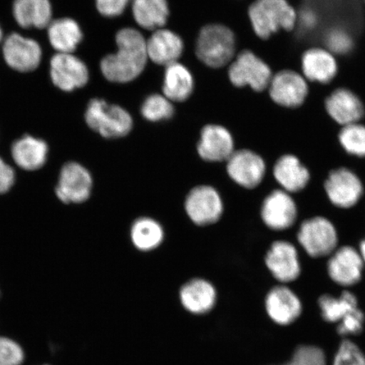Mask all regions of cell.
Instances as JSON below:
<instances>
[{
    "mask_svg": "<svg viewBox=\"0 0 365 365\" xmlns=\"http://www.w3.org/2000/svg\"><path fill=\"white\" fill-rule=\"evenodd\" d=\"M118 51L108 54L101 61L105 78L115 83H127L144 71L148 58L147 41L133 29H124L116 35Z\"/></svg>",
    "mask_w": 365,
    "mask_h": 365,
    "instance_id": "6da1fadb",
    "label": "cell"
},
{
    "mask_svg": "<svg viewBox=\"0 0 365 365\" xmlns=\"http://www.w3.org/2000/svg\"><path fill=\"white\" fill-rule=\"evenodd\" d=\"M249 17L255 34L263 40L281 30L294 31L298 23V11L289 0H255Z\"/></svg>",
    "mask_w": 365,
    "mask_h": 365,
    "instance_id": "7a4b0ae2",
    "label": "cell"
},
{
    "mask_svg": "<svg viewBox=\"0 0 365 365\" xmlns=\"http://www.w3.org/2000/svg\"><path fill=\"white\" fill-rule=\"evenodd\" d=\"M318 304L322 318L336 324L340 335H359L363 331L365 316L359 307L357 297L351 292H342L339 297L324 294L319 297Z\"/></svg>",
    "mask_w": 365,
    "mask_h": 365,
    "instance_id": "3957f363",
    "label": "cell"
},
{
    "mask_svg": "<svg viewBox=\"0 0 365 365\" xmlns=\"http://www.w3.org/2000/svg\"><path fill=\"white\" fill-rule=\"evenodd\" d=\"M85 120L91 130L107 139L121 138L133 127V120L125 109L99 98L91 100Z\"/></svg>",
    "mask_w": 365,
    "mask_h": 365,
    "instance_id": "277c9868",
    "label": "cell"
},
{
    "mask_svg": "<svg viewBox=\"0 0 365 365\" xmlns=\"http://www.w3.org/2000/svg\"><path fill=\"white\" fill-rule=\"evenodd\" d=\"M235 53V38L227 26L212 24L200 30L196 43V56L205 66L221 68L230 63Z\"/></svg>",
    "mask_w": 365,
    "mask_h": 365,
    "instance_id": "5b68a950",
    "label": "cell"
},
{
    "mask_svg": "<svg viewBox=\"0 0 365 365\" xmlns=\"http://www.w3.org/2000/svg\"><path fill=\"white\" fill-rule=\"evenodd\" d=\"M297 239L305 252L313 258L331 255L339 244L336 227L329 219L321 216L304 221L299 227Z\"/></svg>",
    "mask_w": 365,
    "mask_h": 365,
    "instance_id": "8992f818",
    "label": "cell"
},
{
    "mask_svg": "<svg viewBox=\"0 0 365 365\" xmlns=\"http://www.w3.org/2000/svg\"><path fill=\"white\" fill-rule=\"evenodd\" d=\"M268 88L272 102L287 109L302 107L309 96L308 81L292 68H285L274 75Z\"/></svg>",
    "mask_w": 365,
    "mask_h": 365,
    "instance_id": "52a82bcc",
    "label": "cell"
},
{
    "mask_svg": "<svg viewBox=\"0 0 365 365\" xmlns=\"http://www.w3.org/2000/svg\"><path fill=\"white\" fill-rule=\"evenodd\" d=\"M232 84L238 88L250 86L261 93L270 85L272 72L270 66L249 50L241 52L228 71Z\"/></svg>",
    "mask_w": 365,
    "mask_h": 365,
    "instance_id": "ba28073f",
    "label": "cell"
},
{
    "mask_svg": "<svg viewBox=\"0 0 365 365\" xmlns=\"http://www.w3.org/2000/svg\"><path fill=\"white\" fill-rule=\"evenodd\" d=\"M185 208L187 215L195 225L207 226L222 217L223 202L218 191L210 185L195 187L186 196Z\"/></svg>",
    "mask_w": 365,
    "mask_h": 365,
    "instance_id": "9c48e42d",
    "label": "cell"
},
{
    "mask_svg": "<svg viewBox=\"0 0 365 365\" xmlns=\"http://www.w3.org/2000/svg\"><path fill=\"white\" fill-rule=\"evenodd\" d=\"M328 199L335 207L349 209L358 204L364 195V185L356 173L346 168L330 172L325 181Z\"/></svg>",
    "mask_w": 365,
    "mask_h": 365,
    "instance_id": "30bf717a",
    "label": "cell"
},
{
    "mask_svg": "<svg viewBox=\"0 0 365 365\" xmlns=\"http://www.w3.org/2000/svg\"><path fill=\"white\" fill-rule=\"evenodd\" d=\"M4 61L18 72H31L36 70L42 61V48L36 41L25 38L19 34H11L4 40Z\"/></svg>",
    "mask_w": 365,
    "mask_h": 365,
    "instance_id": "8fae6325",
    "label": "cell"
},
{
    "mask_svg": "<svg viewBox=\"0 0 365 365\" xmlns=\"http://www.w3.org/2000/svg\"><path fill=\"white\" fill-rule=\"evenodd\" d=\"M267 166L264 159L250 150H235L227 160L228 176L245 189H254L262 182Z\"/></svg>",
    "mask_w": 365,
    "mask_h": 365,
    "instance_id": "7c38bea8",
    "label": "cell"
},
{
    "mask_svg": "<svg viewBox=\"0 0 365 365\" xmlns=\"http://www.w3.org/2000/svg\"><path fill=\"white\" fill-rule=\"evenodd\" d=\"M50 77L54 86L66 93L83 88L89 80L88 66L72 53H56L50 61Z\"/></svg>",
    "mask_w": 365,
    "mask_h": 365,
    "instance_id": "4fadbf2b",
    "label": "cell"
},
{
    "mask_svg": "<svg viewBox=\"0 0 365 365\" xmlns=\"http://www.w3.org/2000/svg\"><path fill=\"white\" fill-rule=\"evenodd\" d=\"M324 108L331 120L341 127L359 123L365 115L363 100L346 88L333 90L324 101Z\"/></svg>",
    "mask_w": 365,
    "mask_h": 365,
    "instance_id": "5bb4252c",
    "label": "cell"
},
{
    "mask_svg": "<svg viewBox=\"0 0 365 365\" xmlns=\"http://www.w3.org/2000/svg\"><path fill=\"white\" fill-rule=\"evenodd\" d=\"M93 179L90 173L77 163L63 167L56 187L58 198L63 203H82L90 197Z\"/></svg>",
    "mask_w": 365,
    "mask_h": 365,
    "instance_id": "9a60e30c",
    "label": "cell"
},
{
    "mask_svg": "<svg viewBox=\"0 0 365 365\" xmlns=\"http://www.w3.org/2000/svg\"><path fill=\"white\" fill-rule=\"evenodd\" d=\"M261 216L270 230L284 231L293 226L298 217V207L289 193L284 190H273L262 205Z\"/></svg>",
    "mask_w": 365,
    "mask_h": 365,
    "instance_id": "2e32d148",
    "label": "cell"
},
{
    "mask_svg": "<svg viewBox=\"0 0 365 365\" xmlns=\"http://www.w3.org/2000/svg\"><path fill=\"white\" fill-rule=\"evenodd\" d=\"M264 262L272 277L282 284H289L300 276L301 264L295 246L284 240L274 242L268 250Z\"/></svg>",
    "mask_w": 365,
    "mask_h": 365,
    "instance_id": "e0dca14e",
    "label": "cell"
},
{
    "mask_svg": "<svg viewBox=\"0 0 365 365\" xmlns=\"http://www.w3.org/2000/svg\"><path fill=\"white\" fill-rule=\"evenodd\" d=\"M364 262L359 251L352 246H342L330 255L327 272L337 285L351 287L361 280Z\"/></svg>",
    "mask_w": 365,
    "mask_h": 365,
    "instance_id": "ac0fdd59",
    "label": "cell"
},
{
    "mask_svg": "<svg viewBox=\"0 0 365 365\" xmlns=\"http://www.w3.org/2000/svg\"><path fill=\"white\" fill-rule=\"evenodd\" d=\"M300 66L305 79L319 85L331 83L339 72V63L334 54L322 47L305 50L300 58Z\"/></svg>",
    "mask_w": 365,
    "mask_h": 365,
    "instance_id": "d6986e66",
    "label": "cell"
},
{
    "mask_svg": "<svg viewBox=\"0 0 365 365\" xmlns=\"http://www.w3.org/2000/svg\"><path fill=\"white\" fill-rule=\"evenodd\" d=\"M264 308L269 318L279 326H289L297 321L303 312L299 296L284 285L274 287L266 297Z\"/></svg>",
    "mask_w": 365,
    "mask_h": 365,
    "instance_id": "ffe728a7",
    "label": "cell"
},
{
    "mask_svg": "<svg viewBox=\"0 0 365 365\" xmlns=\"http://www.w3.org/2000/svg\"><path fill=\"white\" fill-rule=\"evenodd\" d=\"M199 156L207 162L227 161L235 153V143L226 128L208 125L200 133L197 145Z\"/></svg>",
    "mask_w": 365,
    "mask_h": 365,
    "instance_id": "44dd1931",
    "label": "cell"
},
{
    "mask_svg": "<svg viewBox=\"0 0 365 365\" xmlns=\"http://www.w3.org/2000/svg\"><path fill=\"white\" fill-rule=\"evenodd\" d=\"M217 294L211 282L195 278L186 282L180 290L182 307L195 316L207 314L215 307Z\"/></svg>",
    "mask_w": 365,
    "mask_h": 365,
    "instance_id": "7402d4cb",
    "label": "cell"
},
{
    "mask_svg": "<svg viewBox=\"0 0 365 365\" xmlns=\"http://www.w3.org/2000/svg\"><path fill=\"white\" fill-rule=\"evenodd\" d=\"M273 175L282 190L289 194L304 190L310 180L308 168L293 154H285L277 159Z\"/></svg>",
    "mask_w": 365,
    "mask_h": 365,
    "instance_id": "603a6c76",
    "label": "cell"
},
{
    "mask_svg": "<svg viewBox=\"0 0 365 365\" xmlns=\"http://www.w3.org/2000/svg\"><path fill=\"white\" fill-rule=\"evenodd\" d=\"M148 58L160 66L177 63L184 50V43L179 35L170 30L159 29L147 42Z\"/></svg>",
    "mask_w": 365,
    "mask_h": 365,
    "instance_id": "cb8c5ba5",
    "label": "cell"
},
{
    "mask_svg": "<svg viewBox=\"0 0 365 365\" xmlns=\"http://www.w3.org/2000/svg\"><path fill=\"white\" fill-rule=\"evenodd\" d=\"M13 16L22 29H48L52 22L49 0H14Z\"/></svg>",
    "mask_w": 365,
    "mask_h": 365,
    "instance_id": "d4e9b609",
    "label": "cell"
},
{
    "mask_svg": "<svg viewBox=\"0 0 365 365\" xmlns=\"http://www.w3.org/2000/svg\"><path fill=\"white\" fill-rule=\"evenodd\" d=\"M48 148L44 140L24 135L14 143L11 148L14 161L22 170H38L47 161Z\"/></svg>",
    "mask_w": 365,
    "mask_h": 365,
    "instance_id": "484cf974",
    "label": "cell"
},
{
    "mask_svg": "<svg viewBox=\"0 0 365 365\" xmlns=\"http://www.w3.org/2000/svg\"><path fill=\"white\" fill-rule=\"evenodd\" d=\"M50 44L59 53H72L81 43L83 34L75 20L61 18L48 26Z\"/></svg>",
    "mask_w": 365,
    "mask_h": 365,
    "instance_id": "4316f807",
    "label": "cell"
},
{
    "mask_svg": "<svg viewBox=\"0 0 365 365\" xmlns=\"http://www.w3.org/2000/svg\"><path fill=\"white\" fill-rule=\"evenodd\" d=\"M163 89L164 95L170 101L184 102L190 98L194 89L192 75L181 63H173L166 68Z\"/></svg>",
    "mask_w": 365,
    "mask_h": 365,
    "instance_id": "83f0119b",
    "label": "cell"
},
{
    "mask_svg": "<svg viewBox=\"0 0 365 365\" xmlns=\"http://www.w3.org/2000/svg\"><path fill=\"white\" fill-rule=\"evenodd\" d=\"M132 12L138 25L147 30L163 27L170 15L167 0H132Z\"/></svg>",
    "mask_w": 365,
    "mask_h": 365,
    "instance_id": "f1b7e54d",
    "label": "cell"
},
{
    "mask_svg": "<svg viewBox=\"0 0 365 365\" xmlns=\"http://www.w3.org/2000/svg\"><path fill=\"white\" fill-rule=\"evenodd\" d=\"M130 239L137 250L152 251L163 243V228L153 218L140 217L131 226Z\"/></svg>",
    "mask_w": 365,
    "mask_h": 365,
    "instance_id": "f546056e",
    "label": "cell"
},
{
    "mask_svg": "<svg viewBox=\"0 0 365 365\" xmlns=\"http://www.w3.org/2000/svg\"><path fill=\"white\" fill-rule=\"evenodd\" d=\"M339 140L345 152L351 156L365 158V125L355 123L342 126Z\"/></svg>",
    "mask_w": 365,
    "mask_h": 365,
    "instance_id": "4dcf8cb0",
    "label": "cell"
},
{
    "mask_svg": "<svg viewBox=\"0 0 365 365\" xmlns=\"http://www.w3.org/2000/svg\"><path fill=\"white\" fill-rule=\"evenodd\" d=\"M173 112L175 110L170 100L159 94L149 96L141 107L143 116L152 122L168 120L173 115Z\"/></svg>",
    "mask_w": 365,
    "mask_h": 365,
    "instance_id": "1f68e13d",
    "label": "cell"
},
{
    "mask_svg": "<svg viewBox=\"0 0 365 365\" xmlns=\"http://www.w3.org/2000/svg\"><path fill=\"white\" fill-rule=\"evenodd\" d=\"M324 44L334 56H345L349 54L354 47V39L352 34L344 27H334L328 30Z\"/></svg>",
    "mask_w": 365,
    "mask_h": 365,
    "instance_id": "d6a6232c",
    "label": "cell"
},
{
    "mask_svg": "<svg viewBox=\"0 0 365 365\" xmlns=\"http://www.w3.org/2000/svg\"><path fill=\"white\" fill-rule=\"evenodd\" d=\"M284 365H327V358L318 346L303 345L294 351L289 361Z\"/></svg>",
    "mask_w": 365,
    "mask_h": 365,
    "instance_id": "836d02e7",
    "label": "cell"
},
{
    "mask_svg": "<svg viewBox=\"0 0 365 365\" xmlns=\"http://www.w3.org/2000/svg\"><path fill=\"white\" fill-rule=\"evenodd\" d=\"M333 365H365V354L354 341L344 340L337 350Z\"/></svg>",
    "mask_w": 365,
    "mask_h": 365,
    "instance_id": "e575fe53",
    "label": "cell"
},
{
    "mask_svg": "<svg viewBox=\"0 0 365 365\" xmlns=\"http://www.w3.org/2000/svg\"><path fill=\"white\" fill-rule=\"evenodd\" d=\"M24 358V352L17 342L0 337V365H21Z\"/></svg>",
    "mask_w": 365,
    "mask_h": 365,
    "instance_id": "d590c367",
    "label": "cell"
},
{
    "mask_svg": "<svg viewBox=\"0 0 365 365\" xmlns=\"http://www.w3.org/2000/svg\"><path fill=\"white\" fill-rule=\"evenodd\" d=\"M130 0H96V6L101 15L106 17H115L125 10Z\"/></svg>",
    "mask_w": 365,
    "mask_h": 365,
    "instance_id": "8d00e7d4",
    "label": "cell"
},
{
    "mask_svg": "<svg viewBox=\"0 0 365 365\" xmlns=\"http://www.w3.org/2000/svg\"><path fill=\"white\" fill-rule=\"evenodd\" d=\"M14 182H15V172L0 158V194L8 192Z\"/></svg>",
    "mask_w": 365,
    "mask_h": 365,
    "instance_id": "74e56055",
    "label": "cell"
},
{
    "mask_svg": "<svg viewBox=\"0 0 365 365\" xmlns=\"http://www.w3.org/2000/svg\"><path fill=\"white\" fill-rule=\"evenodd\" d=\"M359 252L361 255L364 263H365V239L359 245Z\"/></svg>",
    "mask_w": 365,
    "mask_h": 365,
    "instance_id": "f35d334b",
    "label": "cell"
},
{
    "mask_svg": "<svg viewBox=\"0 0 365 365\" xmlns=\"http://www.w3.org/2000/svg\"><path fill=\"white\" fill-rule=\"evenodd\" d=\"M3 41V31L1 27H0V43H2Z\"/></svg>",
    "mask_w": 365,
    "mask_h": 365,
    "instance_id": "ab89813d",
    "label": "cell"
},
{
    "mask_svg": "<svg viewBox=\"0 0 365 365\" xmlns=\"http://www.w3.org/2000/svg\"><path fill=\"white\" fill-rule=\"evenodd\" d=\"M364 4H365V0H364Z\"/></svg>",
    "mask_w": 365,
    "mask_h": 365,
    "instance_id": "60d3db41",
    "label": "cell"
}]
</instances>
